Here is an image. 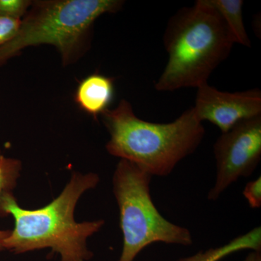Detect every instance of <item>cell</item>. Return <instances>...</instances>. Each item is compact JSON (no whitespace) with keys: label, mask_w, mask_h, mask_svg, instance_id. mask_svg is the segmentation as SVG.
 Returning a JSON list of instances; mask_svg holds the SVG:
<instances>
[{"label":"cell","mask_w":261,"mask_h":261,"mask_svg":"<svg viewBox=\"0 0 261 261\" xmlns=\"http://www.w3.org/2000/svg\"><path fill=\"white\" fill-rule=\"evenodd\" d=\"M99 182L97 173L73 172L59 196L36 210L22 208L13 194L7 195L0 205V217L11 215L15 227L3 241V249L22 254L51 248L61 261L90 260L94 254L87 247V239L102 228L105 221L78 223L74 211L84 192L95 188Z\"/></svg>","instance_id":"6da1fadb"},{"label":"cell","mask_w":261,"mask_h":261,"mask_svg":"<svg viewBox=\"0 0 261 261\" xmlns=\"http://www.w3.org/2000/svg\"><path fill=\"white\" fill-rule=\"evenodd\" d=\"M101 116L110 135L109 154L135 163L152 176L171 174L195 152L205 134L193 108L171 123H152L138 118L130 103L122 99Z\"/></svg>","instance_id":"7a4b0ae2"},{"label":"cell","mask_w":261,"mask_h":261,"mask_svg":"<svg viewBox=\"0 0 261 261\" xmlns=\"http://www.w3.org/2000/svg\"><path fill=\"white\" fill-rule=\"evenodd\" d=\"M163 44L168 59L154 84L160 92L197 89L207 83L236 43L219 13L206 0H198L170 18Z\"/></svg>","instance_id":"3957f363"},{"label":"cell","mask_w":261,"mask_h":261,"mask_svg":"<svg viewBox=\"0 0 261 261\" xmlns=\"http://www.w3.org/2000/svg\"><path fill=\"white\" fill-rule=\"evenodd\" d=\"M121 0H40L34 1L22 19L16 35L0 47V67L25 48L54 46L64 66L73 64L89 49L94 22L115 13Z\"/></svg>","instance_id":"277c9868"},{"label":"cell","mask_w":261,"mask_h":261,"mask_svg":"<svg viewBox=\"0 0 261 261\" xmlns=\"http://www.w3.org/2000/svg\"><path fill=\"white\" fill-rule=\"evenodd\" d=\"M152 176L135 163L121 159L113 176V191L119 210L123 248L118 261H134L153 243L190 246L188 228L163 217L152 200Z\"/></svg>","instance_id":"5b68a950"},{"label":"cell","mask_w":261,"mask_h":261,"mask_svg":"<svg viewBox=\"0 0 261 261\" xmlns=\"http://www.w3.org/2000/svg\"><path fill=\"white\" fill-rule=\"evenodd\" d=\"M216 180L207 200L216 201L240 178L251 176L261 159V116L240 122L214 146Z\"/></svg>","instance_id":"8992f818"},{"label":"cell","mask_w":261,"mask_h":261,"mask_svg":"<svg viewBox=\"0 0 261 261\" xmlns=\"http://www.w3.org/2000/svg\"><path fill=\"white\" fill-rule=\"evenodd\" d=\"M192 108L201 122L209 121L225 133L240 122L261 116V92H222L206 83L197 88Z\"/></svg>","instance_id":"52a82bcc"},{"label":"cell","mask_w":261,"mask_h":261,"mask_svg":"<svg viewBox=\"0 0 261 261\" xmlns=\"http://www.w3.org/2000/svg\"><path fill=\"white\" fill-rule=\"evenodd\" d=\"M114 94V79L94 73L79 84L74 100L82 111L97 120L110 109Z\"/></svg>","instance_id":"ba28073f"},{"label":"cell","mask_w":261,"mask_h":261,"mask_svg":"<svg viewBox=\"0 0 261 261\" xmlns=\"http://www.w3.org/2000/svg\"><path fill=\"white\" fill-rule=\"evenodd\" d=\"M245 250H261L260 226L237 237L223 246L200 251L195 255L184 257L178 261H220L231 254Z\"/></svg>","instance_id":"9c48e42d"},{"label":"cell","mask_w":261,"mask_h":261,"mask_svg":"<svg viewBox=\"0 0 261 261\" xmlns=\"http://www.w3.org/2000/svg\"><path fill=\"white\" fill-rule=\"evenodd\" d=\"M221 15L236 44L251 47V41L243 21V0H206Z\"/></svg>","instance_id":"30bf717a"},{"label":"cell","mask_w":261,"mask_h":261,"mask_svg":"<svg viewBox=\"0 0 261 261\" xmlns=\"http://www.w3.org/2000/svg\"><path fill=\"white\" fill-rule=\"evenodd\" d=\"M21 169L19 160L0 155V205L4 197L13 194Z\"/></svg>","instance_id":"8fae6325"},{"label":"cell","mask_w":261,"mask_h":261,"mask_svg":"<svg viewBox=\"0 0 261 261\" xmlns=\"http://www.w3.org/2000/svg\"><path fill=\"white\" fill-rule=\"evenodd\" d=\"M32 3L30 0H0V16L21 20Z\"/></svg>","instance_id":"7c38bea8"},{"label":"cell","mask_w":261,"mask_h":261,"mask_svg":"<svg viewBox=\"0 0 261 261\" xmlns=\"http://www.w3.org/2000/svg\"><path fill=\"white\" fill-rule=\"evenodd\" d=\"M244 197L248 202L251 208L257 209L261 207V177L259 176L253 181H249L245 185L243 191Z\"/></svg>","instance_id":"4fadbf2b"},{"label":"cell","mask_w":261,"mask_h":261,"mask_svg":"<svg viewBox=\"0 0 261 261\" xmlns=\"http://www.w3.org/2000/svg\"><path fill=\"white\" fill-rule=\"evenodd\" d=\"M21 20L0 16V47L16 35Z\"/></svg>","instance_id":"5bb4252c"},{"label":"cell","mask_w":261,"mask_h":261,"mask_svg":"<svg viewBox=\"0 0 261 261\" xmlns=\"http://www.w3.org/2000/svg\"><path fill=\"white\" fill-rule=\"evenodd\" d=\"M243 261H261V250H252Z\"/></svg>","instance_id":"9a60e30c"},{"label":"cell","mask_w":261,"mask_h":261,"mask_svg":"<svg viewBox=\"0 0 261 261\" xmlns=\"http://www.w3.org/2000/svg\"><path fill=\"white\" fill-rule=\"evenodd\" d=\"M11 233V230H0V251L4 250L3 243L5 238H8Z\"/></svg>","instance_id":"2e32d148"},{"label":"cell","mask_w":261,"mask_h":261,"mask_svg":"<svg viewBox=\"0 0 261 261\" xmlns=\"http://www.w3.org/2000/svg\"><path fill=\"white\" fill-rule=\"evenodd\" d=\"M0 155H1V150H0Z\"/></svg>","instance_id":"e0dca14e"}]
</instances>
